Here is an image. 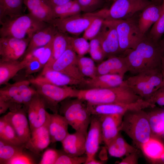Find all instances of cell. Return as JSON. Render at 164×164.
Here are the masks:
<instances>
[{
    "mask_svg": "<svg viewBox=\"0 0 164 164\" xmlns=\"http://www.w3.org/2000/svg\"><path fill=\"white\" fill-rule=\"evenodd\" d=\"M125 56L128 71L134 74L145 70L161 68L162 53L158 43L145 35L135 48Z\"/></svg>",
    "mask_w": 164,
    "mask_h": 164,
    "instance_id": "cell-1",
    "label": "cell"
},
{
    "mask_svg": "<svg viewBox=\"0 0 164 164\" xmlns=\"http://www.w3.org/2000/svg\"><path fill=\"white\" fill-rule=\"evenodd\" d=\"M75 98L93 104L130 103L141 99L124 81L121 85L104 89H77Z\"/></svg>",
    "mask_w": 164,
    "mask_h": 164,
    "instance_id": "cell-2",
    "label": "cell"
},
{
    "mask_svg": "<svg viewBox=\"0 0 164 164\" xmlns=\"http://www.w3.org/2000/svg\"><path fill=\"white\" fill-rule=\"evenodd\" d=\"M0 24V37L29 40L36 32L49 24L39 20L29 13L6 20Z\"/></svg>",
    "mask_w": 164,
    "mask_h": 164,
    "instance_id": "cell-3",
    "label": "cell"
},
{
    "mask_svg": "<svg viewBox=\"0 0 164 164\" xmlns=\"http://www.w3.org/2000/svg\"><path fill=\"white\" fill-rule=\"evenodd\" d=\"M120 131L140 148L152 135L148 113L144 109L130 110L124 115Z\"/></svg>",
    "mask_w": 164,
    "mask_h": 164,
    "instance_id": "cell-4",
    "label": "cell"
},
{
    "mask_svg": "<svg viewBox=\"0 0 164 164\" xmlns=\"http://www.w3.org/2000/svg\"><path fill=\"white\" fill-rule=\"evenodd\" d=\"M161 68L145 70L134 74L124 80L137 95L147 100L162 87Z\"/></svg>",
    "mask_w": 164,
    "mask_h": 164,
    "instance_id": "cell-5",
    "label": "cell"
},
{
    "mask_svg": "<svg viewBox=\"0 0 164 164\" xmlns=\"http://www.w3.org/2000/svg\"><path fill=\"white\" fill-rule=\"evenodd\" d=\"M38 94L43 99L46 108L53 113H58L59 104L69 98H75L77 89L66 86H59L47 83L38 82L32 78L29 80Z\"/></svg>",
    "mask_w": 164,
    "mask_h": 164,
    "instance_id": "cell-6",
    "label": "cell"
},
{
    "mask_svg": "<svg viewBox=\"0 0 164 164\" xmlns=\"http://www.w3.org/2000/svg\"><path fill=\"white\" fill-rule=\"evenodd\" d=\"M106 20L116 29L121 53L134 49L145 35L141 32L138 21L132 18L123 19Z\"/></svg>",
    "mask_w": 164,
    "mask_h": 164,
    "instance_id": "cell-7",
    "label": "cell"
},
{
    "mask_svg": "<svg viewBox=\"0 0 164 164\" xmlns=\"http://www.w3.org/2000/svg\"><path fill=\"white\" fill-rule=\"evenodd\" d=\"M151 3L147 0H115L109 9H101L96 15L104 20L127 19Z\"/></svg>",
    "mask_w": 164,
    "mask_h": 164,
    "instance_id": "cell-8",
    "label": "cell"
},
{
    "mask_svg": "<svg viewBox=\"0 0 164 164\" xmlns=\"http://www.w3.org/2000/svg\"><path fill=\"white\" fill-rule=\"evenodd\" d=\"M87 108L91 115L101 116L115 114H123L127 111L144 109L150 107L147 101L141 99L130 103L93 104L86 102Z\"/></svg>",
    "mask_w": 164,
    "mask_h": 164,
    "instance_id": "cell-9",
    "label": "cell"
},
{
    "mask_svg": "<svg viewBox=\"0 0 164 164\" xmlns=\"http://www.w3.org/2000/svg\"><path fill=\"white\" fill-rule=\"evenodd\" d=\"M95 18L88 13L80 14L65 18H56L50 24L55 26L60 32L77 36L84 32Z\"/></svg>",
    "mask_w": 164,
    "mask_h": 164,
    "instance_id": "cell-10",
    "label": "cell"
},
{
    "mask_svg": "<svg viewBox=\"0 0 164 164\" xmlns=\"http://www.w3.org/2000/svg\"><path fill=\"white\" fill-rule=\"evenodd\" d=\"M77 55L71 48L67 49L50 66L43 69H50L60 71L82 81L86 79L77 65Z\"/></svg>",
    "mask_w": 164,
    "mask_h": 164,
    "instance_id": "cell-11",
    "label": "cell"
},
{
    "mask_svg": "<svg viewBox=\"0 0 164 164\" xmlns=\"http://www.w3.org/2000/svg\"><path fill=\"white\" fill-rule=\"evenodd\" d=\"M29 41L11 37H0V60H18L24 55Z\"/></svg>",
    "mask_w": 164,
    "mask_h": 164,
    "instance_id": "cell-12",
    "label": "cell"
},
{
    "mask_svg": "<svg viewBox=\"0 0 164 164\" xmlns=\"http://www.w3.org/2000/svg\"><path fill=\"white\" fill-rule=\"evenodd\" d=\"M4 117L13 127L22 142L26 144L31 138V132L25 110L21 108L11 111Z\"/></svg>",
    "mask_w": 164,
    "mask_h": 164,
    "instance_id": "cell-13",
    "label": "cell"
},
{
    "mask_svg": "<svg viewBox=\"0 0 164 164\" xmlns=\"http://www.w3.org/2000/svg\"><path fill=\"white\" fill-rule=\"evenodd\" d=\"M103 141L101 122L99 116L92 115L90 126L86 136L85 153L87 160L84 164L94 158L100 144Z\"/></svg>",
    "mask_w": 164,
    "mask_h": 164,
    "instance_id": "cell-14",
    "label": "cell"
},
{
    "mask_svg": "<svg viewBox=\"0 0 164 164\" xmlns=\"http://www.w3.org/2000/svg\"><path fill=\"white\" fill-rule=\"evenodd\" d=\"M101 46L105 57L118 56L121 53L117 31L115 27L104 20L102 29L99 34Z\"/></svg>",
    "mask_w": 164,
    "mask_h": 164,
    "instance_id": "cell-15",
    "label": "cell"
},
{
    "mask_svg": "<svg viewBox=\"0 0 164 164\" xmlns=\"http://www.w3.org/2000/svg\"><path fill=\"white\" fill-rule=\"evenodd\" d=\"M50 114L45 123L31 132V137L25 145V148L36 155L46 148L51 142L49 130Z\"/></svg>",
    "mask_w": 164,
    "mask_h": 164,
    "instance_id": "cell-16",
    "label": "cell"
},
{
    "mask_svg": "<svg viewBox=\"0 0 164 164\" xmlns=\"http://www.w3.org/2000/svg\"><path fill=\"white\" fill-rule=\"evenodd\" d=\"M46 108L43 99L37 93L27 108L28 118L31 132L46 122L49 113Z\"/></svg>",
    "mask_w": 164,
    "mask_h": 164,
    "instance_id": "cell-17",
    "label": "cell"
},
{
    "mask_svg": "<svg viewBox=\"0 0 164 164\" xmlns=\"http://www.w3.org/2000/svg\"><path fill=\"white\" fill-rule=\"evenodd\" d=\"M123 115L115 114L98 116L100 120L103 141L106 146L119 133Z\"/></svg>",
    "mask_w": 164,
    "mask_h": 164,
    "instance_id": "cell-18",
    "label": "cell"
},
{
    "mask_svg": "<svg viewBox=\"0 0 164 164\" xmlns=\"http://www.w3.org/2000/svg\"><path fill=\"white\" fill-rule=\"evenodd\" d=\"M124 77L118 74H107L97 75L85 79L80 85L81 89H104L114 87L122 85Z\"/></svg>",
    "mask_w": 164,
    "mask_h": 164,
    "instance_id": "cell-19",
    "label": "cell"
},
{
    "mask_svg": "<svg viewBox=\"0 0 164 164\" xmlns=\"http://www.w3.org/2000/svg\"><path fill=\"white\" fill-rule=\"evenodd\" d=\"M32 79L38 82L59 86L80 85L83 82L60 71L50 69H43L39 75Z\"/></svg>",
    "mask_w": 164,
    "mask_h": 164,
    "instance_id": "cell-20",
    "label": "cell"
},
{
    "mask_svg": "<svg viewBox=\"0 0 164 164\" xmlns=\"http://www.w3.org/2000/svg\"><path fill=\"white\" fill-rule=\"evenodd\" d=\"M128 69L124 56H113L109 57L97 67V76L116 74L124 77Z\"/></svg>",
    "mask_w": 164,
    "mask_h": 164,
    "instance_id": "cell-21",
    "label": "cell"
},
{
    "mask_svg": "<svg viewBox=\"0 0 164 164\" xmlns=\"http://www.w3.org/2000/svg\"><path fill=\"white\" fill-rule=\"evenodd\" d=\"M163 11L162 2L158 1L151 3L142 10L138 22L143 35H145L150 27L159 19Z\"/></svg>",
    "mask_w": 164,
    "mask_h": 164,
    "instance_id": "cell-22",
    "label": "cell"
},
{
    "mask_svg": "<svg viewBox=\"0 0 164 164\" xmlns=\"http://www.w3.org/2000/svg\"><path fill=\"white\" fill-rule=\"evenodd\" d=\"M29 13L39 20L50 24L56 17L53 9L45 0H24Z\"/></svg>",
    "mask_w": 164,
    "mask_h": 164,
    "instance_id": "cell-23",
    "label": "cell"
},
{
    "mask_svg": "<svg viewBox=\"0 0 164 164\" xmlns=\"http://www.w3.org/2000/svg\"><path fill=\"white\" fill-rule=\"evenodd\" d=\"M86 136L77 131L69 133L61 142L64 153L72 156H80L85 153Z\"/></svg>",
    "mask_w": 164,
    "mask_h": 164,
    "instance_id": "cell-24",
    "label": "cell"
},
{
    "mask_svg": "<svg viewBox=\"0 0 164 164\" xmlns=\"http://www.w3.org/2000/svg\"><path fill=\"white\" fill-rule=\"evenodd\" d=\"M68 125L63 115L58 113L50 114L49 130L51 142H61L69 133Z\"/></svg>",
    "mask_w": 164,
    "mask_h": 164,
    "instance_id": "cell-25",
    "label": "cell"
},
{
    "mask_svg": "<svg viewBox=\"0 0 164 164\" xmlns=\"http://www.w3.org/2000/svg\"><path fill=\"white\" fill-rule=\"evenodd\" d=\"M58 32L55 26L49 24L36 32L30 39L24 55L36 48L46 45L53 39Z\"/></svg>",
    "mask_w": 164,
    "mask_h": 164,
    "instance_id": "cell-26",
    "label": "cell"
},
{
    "mask_svg": "<svg viewBox=\"0 0 164 164\" xmlns=\"http://www.w3.org/2000/svg\"><path fill=\"white\" fill-rule=\"evenodd\" d=\"M139 148L148 160L156 164L164 154V142L160 138L152 135Z\"/></svg>",
    "mask_w": 164,
    "mask_h": 164,
    "instance_id": "cell-27",
    "label": "cell"
},
{
    "mask_svg": "<svg viewBox=\"0 0 164 164\" xmlns=\"http://www.w3.org/2000/svg\"><path fill=\"white\" fill-rule=\"evenodd\" d=\"M27 61L0 60V85L7 84L17 73L25 67Z\"/></svg>",
    "mask_w": 164,
    "mask_h": 164,
    "instance_id": "cell-28",
    "label": "cell"
},
{
    "mask_svg": "<svg viewBox=\"0 0 164 164\" xmlns=\"http://www.w3.org/2000/svg\"><path fill=\"white\" fill-rule=\"evenodd\" d=\"M24 0H0V23L23 14Z\"/></svg>",
    "mask_w": 164,
    "mask_h": 164,
    "instance_id": "cell-29",
    "label": "cell"
},
{
    "mask_svg": "<svg viewBox=\"0 0 164 164\" xmlns=\"http://www.w3.org/2000/svg\"><path fill=\"white\" fill-rule=\"evenodd\" d=\"M106 146L109 154L116 158L126 156L137 151L129 144L119 133Z\"/></svg>",
    "mask_w": 164,
    "mask_h": 164,
    "instance_id": "cell-30",
    "label": "cell"
},
{
    "mask_svg": "<svg viewBox=\"0 0 164 164\" xmlns=\"http://www.w3.org/2000/svg\"><path fill=\"white\" fill-rule=\"evenodd\" d=\"M147 112L152 135L164 139V108H151Z\"/></svg>",
    "mask_w": 164,
    "mask_h": 164,
    "instance_id": "cell-31",
    "label": "cell"
},
{
    "mask_svg": "<svg viewBox=\"0 0 164 164\" xmlns=\"http://www.w3.org/2000/svg\"><path fill=\"white\" fill-rule=\"evenodd\" d=\"M70 48L71 47L69 36L67 34L58 31L53 39L52 57L43 68L47 67L50 66Z\"/></svg>",
    "mask_w": 164,
    "mask_h": 164,
    "instance_id": "cell-32",
    "label": "cell"
},
{
    "mask_svg": "<svg viewBox=\"0 0 164 164\" xmlns=\"http://www.w3.org/2000/svg\"><path fill=\"white\" fill-rule=\"evenodd\" d=\"M0 101L23 105L19 81L0 89Z\"/></svg>",
    "mask_w": 164,
    "mask_h": 164,
    "instance_id": "cell-33",
    "label": "cell"
},
{
    "mask_svg": "<svg viewBox=\"0 0 164 164\" xmlns=\"http://www.w3.org/2000/svg\"><path fill=\"white\" fill-rule=\"evenodd\" d=\"M25 148V145H15L0 139V164H6L8 161Z\"/></svg>",
    "mask_w": 164,
    "mask_h": 164,
    "instance_id": "cell-34",
    "label": "cell"
},
{
    "mask_svg": "<svg viewBox=\"0 0 164 164\" xmlns=\"http://www.w3.org/2000/svg\"><path fill=\"white\" fill-rule=\"evenodd\" d=\"M77 65L84 77L92 78L97 76V67L91 58L77 55Z\"/></svg>",
    "mask_w": 164,
    "mask_h": 164,
    "instance_id": "cell-35",
    "label": "cell"
},
{
    "mask_svg": "<svg viewBox=\"0 0 164 164\" xmlns=\"http://www.w3.org/2000/svg\"><path fill=\"white\" fill-rule=\"evenodd\" d=\"M5 120V127L3 130L0 132V139L7 143L15 145L20 146L24 145L25 144L19 138L13 127Z\"/></svg>",
    "mask_w": 164,
    "mask_h": 164,
    "instance_id": "cell-36",
    "label": "cell"
},
{
    "mask_svg": "<svg viewBox=\"0 0 164 164\" xmlns=\"http://www.w3.org/2000/svg\"><path fill=\"white\" fill-rule=\"evenodd\" d=\"M19 88L24 105L27 109L34 96L37 94L35 89L30 86L29 80L19 81Z\"/></svg>",
    "mask_w": 164,
    "mask_h": 164,
    "instance_id": "cell-37",
    "label": "cell"
},
{
    "mask_svg": "<svg viewBox=\"0 0 164 164\" xmlns=\"http://www.w3.org/2000/svg\"><path fill=\"white\" fill-rule=\"evenodd\" d=\"M71 48L79 56H84L89 53L90 43L84 38L75 37L69 36Z\"/></svg>",
    "mask_w": 164,
    "mask_h": 164,
    "instance_id": "cell-38",
    "label": "cell"
},
{
    "mask_svg": "<svg viewBox=\"0 0 164 164\" xmlns=\"http://www.w3.org/2000/svg\"><path fill=\"white\" fill-rule=\"evenodd\" d=\"M104 21V19L102 18L95 17L84 31L83 37L87 40H90L97 36L102 29Z\"/></svg>",
    "mask_w": 164,
    "mask_h": 164,
    "instance_id": "cell-39",
    "label": "cell"
},
{
    "mask_svg": "<svg viewBox=\"0 0 164 164\" xmlns=\"http://www.w3.org/2000/svg\"><path fill=\"white\" fill-rule=\"evenodd\" d=\"M89 53L91 58L96 62L101 63L105 57L102 49L99 34L90 40Z\"/></svg>",
    "mask_w": 164,
    "mask_h": 164,
    "instance_id": "cell-40",
    "label": "cell"
},
{
    "mask_svg": "<svg viewBox=\"0 0 164 164\" xmlns=\"http://www.w3.org/2000/svg\"><path fill=\"white\" fill-rule=\"evenodd\" d=\"M164 34V11L163 10L160 17L153 25L148 37L154 42L158 43Z\"/></svg>",
    "mask_w": 164,
    "mask_h": 164,
    "instance_id": "cell-41",
    "label": "cell"
},
{
    "mask_svg": "<svg viewBox=\"0 0 164 164\" xmlns=\"http://www.w3.org/2000/svg\"><path fill=\"white\" fill-rule=\"evenodd\" d=\"M82 11L85 13L94 12L100 8L104 0H77Z\"/></svg>",
    "mask_w": 164,
    "mask_h": 164,
    "instance_id": "cell-42",
    "label": "cell"
},
{
    "mask_svg": "<svg viewBox=\"0 0 164 164\" xmlns=\"http://www.w3.org/2000/svg\"><path fill=\"white\" fill-rule=\"evenodd\" d=\"M87 156H72L64 153H61L55 164H85Z\"/></svg>",
    "mask_w": 164,
    "mask_h": 164,
    "instance_id": "cell-43",
    "label": "cell"
},
{
    "mask_svg": "<svg viewBox=\"0 0 164 164\" xmlns=\"http://www.w3.org/2000/svg\"><path fill=\"white\" fill-rule=\"evenodd\" d=\"M24 151L16 155L8 161L6 164H36V162L32 156Z\"/></svg>",
    "mask_w": 164,
    "mask_h": 164,
    "instance_id": "cell-44",
    "label": "cell"
},
{
    "mask_svg": "<svg viewBox=\"0 0 164 164\" xmlns=\"http://www.w3.org/2000/svg\"><path fill=\"white\" fill-rule=\"evenodd\" d=\"M60 153L55 149H48L43 153L42 158L39 164H55Z\"/></svg>",
    "mask_w": 164,
    "mask_h": 164,
    "instance_id": "cell-45",
    "label": "cell"
},
{
    "mask_svg": "<svg viewBox=\"0 0 164 164\" xmlns=\"http://www.w3.org/2000/svg\"><path fill=\"white\" fill-rule=\"evenodd\" d=\"M43 68V66L38 60H33L28 61L24 68L25 69V76H27L36 73Z\"/></svg>",
    "mask_w": 164,
    "mask_h": 164,
    "instance_id": "cell-46",
    "label": "cell"
},
{
    "mask_svg": "<svg viewBox=\"0 0 164 164\" xmlns=\"http://www.w3.org/2000/svg\"><path fill=\"white\" fill-rule=\"evenodd\" d=\"M53 40L46 46L45 49L38 60L43 68L51 58L53 53Z\"/></svg>",
    "mask_w": 164,
    "mask_h": 164,
    "instance_id": "cell-47",
    "label": "cell"
},
{
    "mask_svg": "<svg viewBox=\"0 0 164 164\" xmlns=\"http://www.w3.org/2000/svg\"><path fill=\"white\" fill-rule=\"evenodd\" d=\"M46 46L33 50L24 55L23 59L27 61L33 60H39L42 54L45 49Z\"/></svg>",
    "mask_w": 164,
    "mask_h": 164,
    "instance_id": "cell-48",
    "label": "cell"
},
{
    "mask_svg": "<svg viewBox=\"0 0 164 164\" xmlns=\"http://www.w3.org/2000/svg\"><path fill=\"white\" fill-rule=\"evenodd\" d=\"M138 151V150H137ZM137 151L132 152L126 156L119 164H137L138 163V155Z\"/></svg>",
    "mask_w": 164,
    "mask_h": 164,
    "instance_id": "cell-49",
    "label": "cell"
},
{
    "mask_svg": "<svg viewBox=\"0 0 164 164\" xmlns=\"http://www.w3.org/2000/svg\"><path fill=\"white\" fill-rule=\"evenodd\" d=\"M52 8L66 4L72 0H45Z\"/></svg>",
    "mask_w": 164,
    "mask_h": 164,
    "instance_id": "cell-50",
    "label": "cell"
},
{
    "mask_svg": "<svg viewBox=\"0 0 164 164\" xmlns=\"http://www.w3.org/2000/svg\"><path fill=\"white\" fill-rule=\"evenodd\" d=\"M10 102L0 101V114L4 113L9 108Z\"/></svg>",
    "mask_w": 164,
    "mask_h": 164,
    "instance_id": "cell-51",
    "label": "cell"
},
{
    "mask_svg": "<svg viewBox=\"0 0 164 164\" xmlns=\"http://www.w3.org/2000/svg\"><path fill=\"white\" fill-rule=\"evenodd\" d=\"M158 43L161 51L162 55H164V36L163 38L159 41Z\"/></svg>",
    "mask_w": 164,
    "mask_h": 164,
    "instance_id": "cell-52",
    "label": "cell"
},
{
    "mask_svg": "<svg viewBox=\"0 0 164 164\" xmlns=\"http://www.w3.org/2000/svg\"><path fill=\"white\" fill-rule=\"evenodd\" d=\"M103 162L95 159V158L89 161L87 164H102Z\"/></svg>",
    "mask_w": 164,
    "mask_h": 164,
    "instance_id": "cell-53",
    "label": "cell"
},
{
    "mask_svg": "<svg viewBox=\"0 0 164 164\" xmlns=\"http://www.w3.org/2000/svg\"><path fill=\"white\" fill-rule=\"evenodd\" d=\"M163 139V141L164 142V139ZM156 164H164V154H163L162 157L161 158V159L157 161Z\"/></svg>",
    "mask_w": 164,
    "mask_h": 164,
    "instance_id": "cell-54",
    "label": "cell"
},
{
    "mask_svg": "<svg viewBox=\"0 0 164 164\" xmlns=\"http://www.w3.org/2000/svg\"><path fill=\"white\" fill-rule=\"evenodd\" d=\"M161 72L162 76V87L164 86V68L161 67Z\"/></svg>",
    "mask_w": 164,
    "mask_h": 164,
    "instance_id": "cell-55",
    "label": "cell"
},
{
    "mask_svg": "<svg viewBox=\"0 0 164 164\" xmlns=\"http://www.w3.org/2000/svg\"><path fill=\"white\" fill-rule=\"evenodd\" d=\"M161 67L164 68V55H162Z\"/></svg>",
    "mask_w": 164,
    "mask_h": 164,
    "instance_id": "cell-56",
    "label": "cell"
},
{
    "mask_svg": "<svg viewBox=\"0 0 164 164\" xmlns=\"http://www.w3.org/2000/svg\"><path fill=\"white\" fill-rule=\"evenodd\" d=\"M162 6L163 10L164 11V0L162 1Z\"/></svg>",
    "mask_w": 164,
    "mask_h": 164,
    "instance_id": "cell-57",
    "label": "cell"
},
{
    "mask_svg": "<svg viewBox=\"0 0 164 164\" xmlns=\"http://www.w3.org/2000/svg\"><path fill=\"white\" fill-rule=\"evenodd\" d=\"M156 1H160V2H162V0H156Z\"/></svg>",
    "mask_w": 164,
    "mask_h": 164,
    "instance_id": "cell-58",
    "label": "cell"
},
{
    "mask_svg": "<svg viewBox=\"0 0 164 164\" xmlns=\"http://www.w3.org/2000/svg\"></svg>",
    "mask_w": 164,
    "mask_h": 164,
    "instance_id": "cell-59",
    "label": "cell"
}]
</instances>
